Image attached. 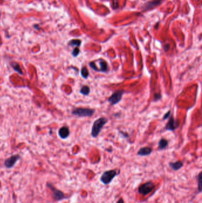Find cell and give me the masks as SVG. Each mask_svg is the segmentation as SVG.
<instances>
[{
    "label": "cell",
    "mask_w": 202,
    "mask_h": 203,
    "mask_svg": "<svg viewBox=\"0 0 202 203\" xmlns=\"http://www.w3.org/2000/svg\"><path fill=\"white\" fill-rule=\"evenodd\" d=\"M108 122V119L106 117H100L97 119L93 123L91 128V136L96 138L100 134L101 129Z\"/></svg>",
    "instance_id": "cell-1"
},
{
    "label": "cell",
    "mask_w": 202,
    "mask_h": 203,
    "mask_svg": "<svg viewBox=\"0 0 202 203\" xmlns=\"http://www.w3.org/2000/svg\"><path fill=\"white\" fill-rule=\"evenodd\" d=\"M95 113L94 109L88 107H77L72 111V114L79 117H92Z\"/></svg>",
    "instance_id": "cell-2"
},
{
    "label": "cell",
    "mask_w": 202,
    "mask_h": 203,
    "mask_svg": "<svg viewBox=\"0 0 202 203\" xmlns=\"http://www.w3.org/2000/svg\"><path fill=\"white\" fill-rule=\"evenodd\" d=\"M117 170H108L104 172L100 177L101 182L105 184V185H108L110 183L113 181V179L117 175Z\"/></svg>",
    "instance_id": "cell-3"
},
{
    "label": "cell",
    "mask_w": 202,
    "mask_h": 203,
    "mask_svg": "<svg viewBox=\"0 0 202 203\" xmlns=\"http://www.w3.org/2000/svg\"><path fill=\"white\" fill-rule=\"evenodd\" d=\"M155 184L149 181L144 183L140 185L138 188V192L143 195H146L150 192H151L155 188Z\"/></svg>",
    "instance_id": "cell-4"
},
{
    "label": "cell",
    "mask_w": 202,
    "mask_h": 203,
    "mask_svg": "<svg viewBox=\"0 0 202 203\" xmlns=\"http://www.w3.org/2000/svg\"><path fill=\"white\" fill-rule=\"evenodd\" d=\"M124 91L122 90H117L108 98V102L112 105H115L119 103L122 99Z\"/></svg>",
    "instance_id": "cell-5"
},
{
    "label": "cell",
    "mask_w": 202,
    "mask_h": 203,
    "mask_svg": "<svg viewBox=\"0 0 202 203\" xmlns=\"http://www.w3.org/2000/svg\"><path fill=\"white\" fill-rule=\"evenodd\" d=\"M179 121L178 120L175 121L174 117L172 115H171L169 118L168 121L167 122L166 125L165 126V129L167 131H174L179 127Z\"/></svg>",
    "instance_id": "cell-6"
},
{
    "label": "cell",
    "mask_w": 202,
    "mask_h": 203,
    "mask_svg": "<svg viewBox=\"0 0 202 203\" xmlns=\"http://www.w3.org/2000/svg\"><path fill=\"white\" fill-rule=\"evenodd\" d=\"M19 158H20V157L18 155L12 156L11 157H9L8 159H7L5 161V162H4L5 166L8 168H12L13 166L15 164V163L17 162V161L19 159Z\"/></svg>",
    "instance_id": "cell-7"
},
{
    "label": "cell",
    "mask_w": 202,
    "mask_h": 203,
    "mask_svg": "<svg viewBox=\"0 0 202 203\" xmlns=\"http://www.w3.org/2000/svg\"><path fill=\"white\" fill-rule=\"evenodd\" d=\"M49 187H50V188L52 191L53 197H54V198L55 199L58 200V201H59V200L63 199L64 198H65V196L64 194L62 191L54 188L53 187H52L50 185H49Z\"/></svg>",
    "instance_id": "cell-8"
},
{
    "label": "cell",
    "mask_w": 202,
    "mask_h": 203,
    "mask_svg": "<svg viewBox=\"0 0 202 203\" xmlns=\"http://www.w3.org/2000/svg\"><path fill=\"white\" fill-rule=\"evenodd\" d=\"M152 152V149L151 147H142V148H140L138 150L137 155L140 156H148L151 155Z\"/></svg>",
    "instance_id": "cell-9"
},
{
    "label": "cell",
    "mask_w": 202,
    "mask_h": 203,
    "mask_svg": "<svg viewBox=\"0 0 202 203\" xmlns=\"http://www.w3.org/2000/svg\"><path fill=\"white\" fill-rule=\"evenodd\" d=\"M58 134L59 137L62 139H66V138H68L70 134L68 127L65 126L61 127L58 131Z\"/></svg>",
    "instance_id": "cell-10"
},
{
    "label": "cell",
    "mask_w": 202,
    "mask_h": 203,
    "mask_svg": "<svg viewBox=\"0 0 202 203\" xmlns=\"http://www.w3.org/2000/svg\"><path fill=\"white\" fill-rule=\"evenodd\" d=\"M100 65V68L99 72H107L108 71V67L107 62L103 59H99L97 61Z\"/></svg>",
    "instance_id": "cell-11"
},
{
    "label": "cell",
    "mask_w": 202,
    "mask_h": 203,
    "mask_svg": "<svg viewBox=\"0 0 202 203\" xmlns=\"http://www.w3.org/2000/svg\"><path fill=\"white\" fill-rule=\"evenodd\" d=\"M169 166L174 171H177L180 170L183 166V162L178 160L175 162H170L169 163Z\"/></svg>",
    "instance_id": "cell-12"
},
{
    "label": "cell",
    "mask_w": 202,
    "mask_h": 203,
    "mask_svg": "<svg viewBox=\"0 0 202 203\" xmlns=\"http://www.w3.org/2000/svg\"><path fill=\"white\" fill-rule=\"evenodd\" d=\"M168 145V141L165 138H161L158 142V150H162L166 149Z\"/></svg>",
    "instance_id": "cell-13"
},
{
    "label": "cell",
    "mask_w": 202,
    "mask_h": 203,
    "mask_svg": "<svg viewBox=\"0 0 202 203\" xmlns=\"http://www.w3.org/2000/svg\"><path fill=\"white\" fill-rule=\"evenodd\" d=\"M80 93L84 96H88L89 95V93H90V88L89 86H83L81 89H80Z\"/></svg>",
    "instance_id": "cell-14"
},
{
    "label": "cell",
    "mask_w": 202,
    "mask_h": 203,
    "mask_svg": "<svg viewBox=\"0 0 202 203\" xmlns=\"http://www.w3.org/2000/svg\"><path fill=\"white\" fill-rule=\"evenodd\" d=\"M11 66L18 73L20 74H22V75L23 74V71H22V70L19 64H18V63H11Z\"/></svg>",
    "instance_id": "cell-15"
},
{
    "label": "cell",
    "mask_w": 202,
    "mask_h": 203,
    "mask_svg": "<svg viewBox=\"0 0 202 203\" xmlns=\"http://www.w3.org/2000/svg\"><path fill=\"white\" fill-rule=\"evenodd\" d=\"M81 75L82 78L87 79L89 76V71L86 67H83L81 70Z\"/></svg>",
    "instance_id": "cell-16"
},
{
    "label": "cell",
    "mask_w": 202,
    "mask_h": 203,
    "mask_svg": "<svg viewBox=\"0 0 202 203\" xmlns=\"http://www.w3.org/2000/svg\"><path fill=\"white\" fill-rule=\"evenodd\" d=\"M81 44V41L80 39H73L69 42V46H76L79 47Z\"/></svg>",
    "instance_id": "cell-17"
},
{
    "label": "cell",
    "mask_w": 202,
    "mask_h": 203,
    "mask_svg": "<svg viewBox=\"0 0 202 203\" xmlns=\"http://www.w3.org/2000/svg\"><path fill=\"white\" fill-rule=\"evenodd\" d=\"M197 179H198V190L200 192H201V187H202V183H201V182H202V175H201V172H200L199 175H198V177H197Z\"/></svg>",
    "instance_id": "cell-18"
},
{
    "label": "cell",
    "mask_w": 202,
    "mask_h": 203,
    "mask_svg": "<svg viewBox=\"0 0 202 203\" xmlns=\"http://www.w3.org/2000/svg\"><path fill=\"white\" fill-rule=\"evenodd\" d=\"M161 1V0H155V1H154L152 3H150L149 4H146V6H147V8H146L148 9V8H151V7H152L160 3Z\"/></svg>",
    "instance_id": "cell-19"
},
{
    "label": "cell",
    "mask_w": 202,
    "mask_h": 203,
    "mask_svg": "<svg viewBox=\"0 0 202 203\" xmlns=\"http://www.w3.org/2000/svg\"><path fill=\"white\" fill-rule=\"evenodd\" d=\"M80 52V50L78 47H76L75 48H74V49L73 50L72 52V55L73 57H77V56H78V55Z\"/></svg>",
    "instance_id": "cell-20"
},
{
    "label": "cell",
    "mask_w": 202,
    "mask_h": 203,
    "mask_svg": "<svg viewBox=\"0 0 202 203\" xmlns=\"http://www.w3.org/2000/svg\"><path fill=\"white\" fill-rule=\"evenodd\" d=\"M170 115H171V110H168V112L167 113H165L164 114V115L162 118V120H165V119H168L170 118Z\"/></svg>",
    "instance_id": "cell-21"
},
{
    "label": "cell",
    "mask_w": 202,
    "mask_h": 203,
    "mask_svg": "<svg viewBox=\"0 0 202 203\" xmlns=\"http://www.w3.org/2000/svg\"><path fill=\"white\" fill-rule=\"evenodd\" d=\"M161 95L160 93H155L154 95V101L157 102L161 99Z\"/></svg>",
    "instance_id": "cell-22"
},
{
    "label": "cell",
    "mask_w": 202,
    "mask_h": 203,
    "mask_svg": "<svg viewBox=\"0 0 202 203\" xmlns=\"http://www.w3.org/2000/svg\"><path fill=\"white\" fill-rule=\"evenodd\" d=\"M116 203H124V200H123V199L122 198H120L117 201V202Z\"/></svg>",
    "instance_id": "cell-23"
}]
</instances>
